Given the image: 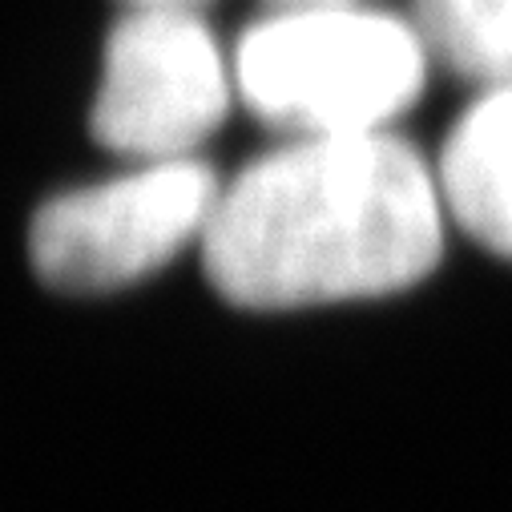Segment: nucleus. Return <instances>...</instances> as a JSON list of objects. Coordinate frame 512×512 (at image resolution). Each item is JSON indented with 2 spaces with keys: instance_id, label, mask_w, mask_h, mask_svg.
<instances>
[{
  "instance_id": "f257e3e1",
  "label": "nucleus",
  "mask_w": 512,
  "mask_h": 512,
  "mask_svg": "<svg viewBox=\"0 0 512 512\" xmlns=\"http://www.w3.org/2000/svg\"><path fill=\"white\" fill-rule=\"evenodd\" d=\"M440 182L392 134L299 138L218 190L206 275L246 311H295L416 287L444 246Z\"/></svg>"
},
{
  "instance_id": "f03ea898",
  "label": "nucleus",
  "mask_w": 512,
  "mask_h": 512,
  "mask_svg": "<svg viewBox=\"0 0 512 512\" xmlns=\"http://www.w3.org/2000/svg\"><path fill=\"white\" fill-rule=\"evenodd\" d=\"M424 73L416 25L359 5L275 13L234 49L246 109L299 138L375 134L420 97Z\"/></svg>"
},
{
  "instance_id": "7ed1b4c3",
  "label": "nucleus",
  "mask_w": 512,
  "mask_h": 512,
  "mask_svg": "<svg viewBox=\"0 0 512 512\" xmlns=\"http://www.w3.org/2000/svg\"><path fill=\"white\" fill-rule=\"evenodd\" d=\"M218 178L202 162H150L45 202L29 230L37 275L57 291H117L146 279L206 230Z\"/></svg>"
},
{
  "instance_id": "20e7f679",
  "label": "nucleus",
  "mask_w": 512,
  "mask_h": 512,
  "mask_svg": "<svg viewBox=\"0 0 512 512\" xmlns=\"http://www.w3.org/2000/svg\"><path fill=\"white\" fill-rule=\"evenodd\" d=\"M230 109V73L214 33L186 9H130L105 41L93 138L134 162H178Z\"/></svg>"
},
{
  "instance_id": "39448f33",
  "label": "nucleus",
  "mask_w": 512,
  "mask_h": 512,
  "mask_svg": "<svg viewBox=\"0 0 512 512\" xmlns=\"http://www.w3.org/2000/svg\"><path fill=\"white\" fill-rule=\"evenodd\" d=\"M440 198L492 254L512 259V81L492 85L444 142Z\"/></svg>"
},
{
  "instance_id": "423d86ee",
  "label": "nucleus",
  "mask_w": 512,
  "mask_h": 512,
  "mask_svg": "<svg viewBox=\"0 0 512 512\" xmlns=\"http://www.w3.org/2000/svg\"><path fill=\"white\" fill-rule=\"evenodd\" d=\"M416 33L456 77L512 81V0H416Z\"/></svg>"
},
{
  "instance_id": "0eeeda50",
  "label": "nucleus",
  "mask_w": 512,
  "mask_h": 512,
  "mask_svg": "<svg viewBox=\"0 0 512 512\" xmlns=\"http://www.w3.org/2000/svg\"><path fill=\"white\" fill-rule=\"evenodd\" d=\"M130 9H186L194 13L198 5H210V0H125Z\"/></svg>"
},
{
  "instance_id": "6e6552de",
  "label": "nucleus",
  "mask_w": 512,
  "mask_h": 512,
  "mask_svg": "<svg viewBox=\"0 0 512 512\" xmlns=\"http://www.w3.org/2000/svg\"><path fill=\"white\" fill-rule=\"evenodd\" d=\"M271 5L287 13V9H343V5H355V0H271Z\"/></svg>"
}]
</instances>
